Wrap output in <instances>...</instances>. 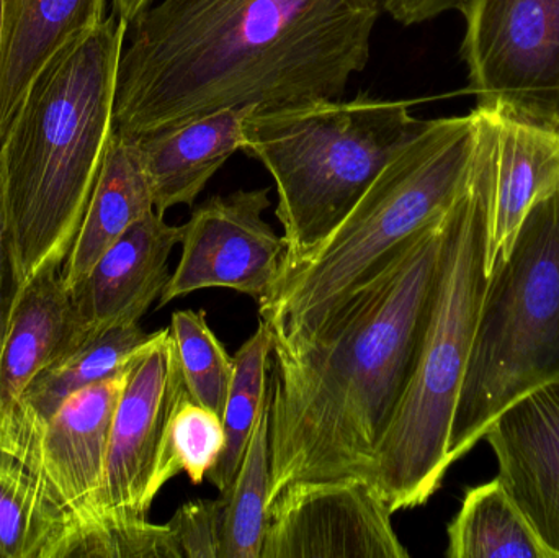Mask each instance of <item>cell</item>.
<instances>
[{
	"label": "cell",
	"mask_w": 559,
	"mask_h": 558,
	"mask_svg": "<svg viewBox=\"0 0 559 558\" xmlns=\"http://www.w3.org/2000/svg\"><path fill=\"white\" fill-rule=\"evenodd\" d=\"M380 0H160L128 23L114 130L225 108L338 100L370 59Z\"/></svg>",
	"instance_id": "6da1fadb"
},
{
	"label": "cell",
	"mask_w": 559,
	"mask_h": 558,
	"mask_svg": "<svg viewBox=\"0 0 559 558\" xmlns=\"http://www.w3.org/2000/svg\"><path fill=\"white\" fill-rule=\"evenodd\" d=\"M445 212L381 258L308 333L274 337L269 507L296 482L370 484L416 366Z\"/></svg>",
	"instance_id": "7a4b0ae2"
},
{
	"label": "cell",
	"mask_w": 559,
	"mask_h": 558,
	"mask_svg": "<svg viewBox=\"0 0 559 558\" xmlns=\"http://www.w3.org/2000/svg\"><path fill=\"white\" fill-rule=\"evenodd\" d=\"M128 23L115 13L79 36L33 82L0 146L23 285L61 271L114 133L118 62Z\"/></svg>",
	"instance_id": "3957f363"
},
{
	"label": "cell",
	"mask_w": 559,
	"mask_h": 558,
	"mask_svg": "<svg viewBox=\"0 0 559 558\" xmlns=\"http://www.w3.org/2000/svg\"><path fill=\"white\" fill-rule=\"evenodd\" d=\"M481 115L472 176L443 215L429 317L409 385L374 462L370 485L391 513L424 507L445 480L450 431L472 356L486 271L495 183V118Z\"/></svg>",
	"instance_id": "277c9868"
},
{
	"label": "cell",
	"mask_w": 559,
	"mask_h": 558,
	"mask_svg": "<svg viewBox=\"0 0 559 558\" xmlns=\"http://www.w3.org/2000/svg\"><path fill=\"white\" fill-rule=\"evenodd\" d=\"M481 115L429 120L378 176L341 225L295 268L280 272L259 317L274 337L308 333L401 242L442 215L465 189Z\"/></svg>",
	"instance_id": "5b68a950"
},
{
	"label": "cell",
	"mask_w": 559,
	"mask_h": 558,
	"mask_svg": "<svg viewBox=\"0 0 559 558\" xmlns=\"http://www.w3.org/2000/svg\"><path fill=\"white\" fill-rule=\"evenodd\" d=\"M409 102L358 95L298 107L252 110L242 151L274 177L285 258L295 268L360 202L381 173L423 133L429 120Z\"/></svg>",
	"instance_id": "8992f818"
},
{
	"label": "cell",
	"mask_w": 559,
	"mask_h": 558,
	"mask_svg": "<svg viewBox=\"0 0 559 558\" xmlns=\"http://www.w3.org/2000/svg\"><path fill=\"white\" fill-rule=\"evenodd\" d=\"M559 380V189L525 216L489 274L460 390L447 462L483 441L491 423L527 393Z\"/></svg>",
	"instance_id": "52a82bcc"
},
{
	"label": "cell",
	"mask_w": 559,
	"mask_h": 558,
	"mask_svg": "<svg viewBox=\"0 0 559 558\" xmlns=\"http://www.w3.org/2000/svg\"><path fill=\"white\" fill-rule=\"evenodd\" d=\"M463 16L476 108L559 130V0H469Z\"/></svg>",
	"instance_id": "ba28073f"
},
{
	"label": "cell",
	"mask_w": 559,
	"mask_h": 558,
	"mask_svg": "<svg viewBox=\"0 0 559 558\" xmlns=\"http://www.w3.org/2000/svg\"><path fill=\"white\" fill-rule=\"evenodd\" d=\"M269 189L215 195L182 225V256L157 308L203 288H231L261 301L277 282L286 242L262 218Z\"/></svg>",
	"instance_id": "9c48e42d"
},
{
	"label": "cell",
	"mask_w": 559,
	"mask_h": 558,
	"mask_svg": "<svg viewBox=\"0 0 559 558\" xmlns=\"http://www.w3.org/2000/svg\"><path fill=\"white\" fill-rule=\"evenodd\" d=\"M391 517L368 482H296L272 503L261 558H407Z\"/></svg>",
	"instance_id": "30bf717a"
},
{
	"label": "cell",
	"mask_w": 559,
	"mask_h": 558,
	"mask_svg": "<svg viewBox=\"0 0 559 558\" xmlns=\"http://www.w3.org/2000/svg\"><path fill=\"white\" fill-rule=\"evenodd\" d=\"M183 392L176 346L167 331L128 370L111 423L104 487L88 517H147L156 500L153 484L164 436Z\"/></svg>",
	"instance_id": "8fae6325"
},
{
	"label": "cell",
	"mask_w": 559,
	"mask_h": 558,
	"mask_svg": "<svg viewBox=\"0 0 559 558\" xmlns=\"http://www.w3.org/2000/svg\"><path fill=\"white\" fill-rule=\"evenodd\" d=\"M128 370L72 393L38 431L0 429V451L32 468L71 520L97 507Z\"/></svg>",
	"instance_id": "7c38bea8"
},
{
	"label": "cell",
	"mask_w": 559,
	"mask_h": 558,
	"mask_svg": "<svg viewBox=\"0 0 559 558\" xmlns=\"http://www.w3.org/2000/svg\"><path fill=\"white\" fill-rule=\"evenodd\" d=\"M498 478L551 558H559V380L504 409L485 438Z\"/></svg>",
	"instance_id": "4fadbf2b"
},
{
	"label": "cell",
	"mask_w": 559,
	"mask_h": 558,
	"mask_svg": "<svg viewBox=\"0 0 559 558\" xmlns=\"http://www.w3.org/2000/svg\"><path fill=\"white\" fill-rule=\"evenodd\" d=\"M180 238L182 226L169 225L154 210L98 259L87 277L71 288L88 336L140 323L173 275L170 252Z\"/></svg>",
	"instance_id": "5bb4252c"
},
{
	"label": "cell",
	"mask_w": 559,
	"mask_h": 558,
	"mask_svg": "<svg viewBox=\"0 0 559 558\" xmlns=\"http://www.w3.org/2000/svg\"><path fill=\"white\" fill-rule=\"evenodd\" d=\"M91 340L61 271L26 282L16 298L0 356V422L29 383Z\"/></svg>",
	"instance_id": "9a60e30c"
},
{
	"label": "cell",
	"mask_w": 559,
	"mask_h": 558,
	"mask_svg": "<svg viewBox=\"0 0 559 558\" xmlns=\"http://www.w3.org/2000/svg\"><path fill=\"white\" fill-rule=\"evenodd\" d=\"M104 15L105 0H0V146L39 72Z\"/></svg>",
	"instance_id": "2e32d148"
},
{
	"label": "cell",
	"mask_w": 559,
	"mask_h": 558,
	"mask_svg": "<svg viewBox=\"0 0 559 558\" xmlns=\"http://www.w3.org/2000/svg\"><path fill=\"white\" fill-rule=\"evenodd\" d=\"M252 110L255 108H225L134 134L159 215L195 203L223 164L242 150V123Z\"/></svg>",
	"instance_id": "e0dca14e"
},
{
	"label": "cell",
	"mask_w": 559,
	"mask_h": 558,
	"mask_svg": "<svg viewBox=\"0 0 559 558\" xmlns=\"http://www.w3.org/2000/svg\"><path fill=\"white\" fill-rule=\"evenodd\" d=\"M491 115L496 144L488 274L508 254L532 206L559 189V130Z\"/></svg>",
	"instance_id": "ac0fdd59"
},
{
	"label": "cell",
	"mask_w": 559,
	"mask_h": 558,
	"mask_svg": "<svg viewBox=\"0 0 559 558\" xmlns=\"http://www.w3.org/2000/svg\"><path fill=\"white\" fill-rule=\"evenodd\" d=\"M151 212L153 192L136 136L114 130L87 212L61 268L64 284H81L127 229Z\"/></svg>",
	"instance_id": "d6986e66"
},
{
	"label": "cell",
	"mask_w": 559,
	"mask_h": 558,
	"mask_svg": "<svg viewBox=\"0 0 559 558\" xmlns=\"http://www.w3.org/2000/svg\"><path fill=\"white\" fill-rule=\"evenodd\" d=\"M167 331L146 333L140 324H131L91 337L29 383L15 409L0 422V429L38 431L68 396L130 369Z\"/></svg>",
	"instance_id": "ffe728a7"
},
{
	"label": "cell",
	"mask_w": 559,
	"mask_h": 558,
	"mask_svg": "<svg viewBox=\"0 0 559 558\" xmlns=\"http://www.w3.org/2000/svg\"><path fill=\"white\" fill-rule=\"evenodd\" d=\"M272 389L267 387L261 416L255 423L241 467L219 494L218 558H261L271 521Z\"/></svg>",
	"instance_id": "44dd1931"
},
{
	"label": "cell",
	"mask_w": 559,
	"mask_h": 558,
	"mask_svg": "<svg viewBox=\"0 0 559 558\" xmlns=\"http://www.w3.org/2000/svg\"><path fill=\"white\" fill-rule=\"evenodd\" d=\"M447 534L449 558H551L498 477L466 490Z\"/></svg>",
	"instance_id": "7402d4cb"
},
{
	"label": "cell",
	"mask_w": 559,
	"mask_h": 558,
	"mask_svg": "<svg viewBox=\"0 0 559 558\" xmlns=\"http://www.w3.org/2000/svg\"><path fill=\"white\" fill-rule=\"evenodd\" d=\"M68 524L41 478L0 451V558H56Z\"/></svg>",
	"instance_id": "603a6c76"
},
{
	"label": "cell",
	"mask_w": 559,
	"mask_h": 558,
	"mask_svg": "<svg viewBox=\"0 0 559 558\" xmlns=\"http://www.w3.org/2000/svg\"><path fill=\"white\" fill-rule=\"evenodd\" d=\"M274 349V336L264 320L259 321L255 333L236 351L235 377L223 413L225 448L206 480L218 488L219 494L235 480L246 449L251 441L269 387V363Z\"/></svg>",
	"instance_id": "cb8c5ba5"
},
{
	"label": "cell",
	"mask_w": 559,
	"mask_h": 558,
	"mask_svg": "<svg viewBox=\"0 0 559 558\" xmlns=\"http://www.w3.org/2000/svg\"><path fill=\"white\" fill-rule=\"evenodd\" d=\"M169 334L190 399L223 418L235 377V357L213 333L203 310L173 313Z\"/></svg>",
	"instance_id": "d4e9b609"
},
{
	"label": "cell",
	"mask_w": 559,
	"mask_h": 558,
	"mask_svg": "<svg viewBox=\"0 0 559 558\" xmlns=\"http://www.w3.org/2000/svg\"><path fill=\"white\" fill-rule=\"evenodd\" d=\"M69 557L182 558L167 524L114 514L69 518L56 558Z\"/></svg>",
	"instance_id": "484cf974"
},
{
	"label": "cell",
	"mask_w": 559,
	"mask_h": 558,
	"mask_svg": "<svg viewBox=\"0 0 559 558\" xmlns=\"http://www.w3.org/2000/svg\"><path fill=\"white\" fill-rule=\"evenodd\" d=\"M225 448L223 419L182 393L164 436L163 451L154 475V495L179 474L189 475L193 485H202L215 467Z\"/></svg>",
	"instance_id": "4316f807"
},
{
	"label": "cell",
	"mask_w": 559,
	"mask_h": 558,
	"mask_svg": "<svg viewBox=\"0 0 559 558\" xmlns=\"http://www.w3.org/2000/svg\"><path fill=\"white\" fill-rule=\"evenodd\" d=\"M167 526L182 558H218V500H195L182 504Z\"/></svg>",
	"instance_id": "83f0119b"
},
{
	"label": "cell",
	"mask_w": 559,
	"mask_h": 558,
	"mask_svg": "<svg viewBox=\"0 0 559 558\" xmlns=\"http://www.w3.org/2000/svg\"><path fill=\"white\" fill-rule=\"evenodd\" d=\"M20 290H22V282L16 268L15 242H13L12 226H10L9 209H7L5 182H3L2 156H0V356H2L3 341H5Z\"/></svg>",
	"instance_id": "f1b7e54d"
},
{
	"label": "cell",
	"mask_w": 559,
	"mask_h": 558,
	"mask_svg": "<svg viewBox=\"0 0 559 558\" xmlns=\"http://www.w3.org/2000/svg\"><path fill=\"white\" fill-rule=\"evenodd\" d=\"M469 0H380L381 12L401 25L429 22L447 12H465Z\"/></svg>",
	"instance_id": "f546056e"
},
{
	"label": "cell",
	"mask_w": 559,
	"mask_h": 558,
	"mask_svg": "<svg viewBox=\"0 0 559 558\" xmlns=\"http://www.w3.org/2000/svg\"><path fill=\"white\" fill-rule=\"evenodd\" d=\"M151 3H154V0H114V13L118 19L130 23Z\"/></svg>",
	"instance_id": "4dcf8cb0"
}]
</instances>
